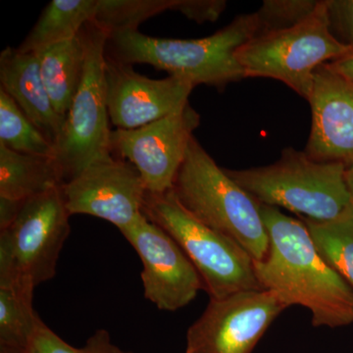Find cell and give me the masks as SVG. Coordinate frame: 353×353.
<instances>
[{"mask_svg":"<svg viewBox=\"0 0 353 353\" xmlns=\"http://www.w3.org/2000/svg\"><path fill=\"white\" fill-rule=\"evenodd\" d=\"M261 214L270 243L265 259L254 261L262 288L289 307L307 308L314 327L352 324L353 290L318 252L303 221L264 204Z\"/></svg>","mask_w":353,"mask_h":353,"instance_id":"obj_1","label":"cell"},{"mask_svg":"<svg viewBox=\"0 0 353 353\" xmlns=\"http://www.w3.org/2000/svg\"><path fill=\"white\" fill-rule=\"evenodd\" d=\"M259 29V18L253 12L236 16L229 25L202 39L155 38L139 30L114 32L108 34L105 57L121 63L152 65L194 87L223 90L245 78L236 53Z\"/></svg>","mask_w":353,"mask_h":353,"instance_id":"obj_2","label":"cell"},{"mask_svg":"<svg viewBox=\"0 0 353 353\" xmlns=\"http://www.w3.org/2000/svg\"><path fill=\"white\" fill-rule=\"evenodd\" d=\"M190 214L236 241L253 261L269 252L261 204L218 166L194 136L171 189Z\"/></svg>","mask_w":353,"mask_h":353,"instance_id":"obj_3","label":"cell"},{"mask_svg":"<svg viewBox=\"0 0 353 353\" xmlns=\"http://www.w3.org/2000/svg\"><path fill=\"white\" fill-rule=\"evenodd\" d=\"M347 169L345 164L316 161L305 152L287 148L275 163L225 172L260 204L328 221L353 203Z\"/></svg>","mask_w":353,"mask_h":353,"instance_id":"obj_4","label":"cell"},{"mask_svg":"<svg viewBox=\"0 0 353 353\" xmlns=\"http://www.w3.org/2000/svg\"><path fill=\"white\" fill-rule=\"evenodd\" d=\"M141 213L180 245L199 272L209 299L263 290L250 255L236 241L188 212L171 190L163 194L146 192Z\"/></svg>","mask_w":353,"mask_h":353,"instance_id":"obj_5","label":"cell"},{"mask_svg":"<svg viewBox=\"0 0 353 353\" xmlns=\"http://www.w3.org/2000/svg\"><path fill=\"white\" fill-rule=\"evenodd\" d=\"M350 50L332 36L325 0H321L303 22L255 36L239 48L236 57L245 78L280 81L308 101L316 70Z\"/></svg>","mask_w":353,"mask_h":353,"instance_id":"obj_6","label":"cell"},{"mask_svg":"<svg viewBox=\"0 0 353 353\" xmlns=\"http://www.w3.org/2000/svg\"><path fill=\"white\" fill-rule=\"evenodd\" d=\"M70 216L62 187L23 202L12 224L0 231V285L34 292L53 279Z\"/></svg>","mask_w":353,"mask_h":353,"instance_id":"obj_7","label":"cell"},{"mask_svg":"<svg viewBox=\"0 0 353 353\" xmlns=\"http://www.w3.org/2000/svg\"><path fill=\"white\" fill-rule=\"evenodd\" d=\"M81 34L85 46V71L55 146L54 159L64 183L80 175L90 165L113 157L104 78L108 32L90 22Z\"/></svg>","mask_w":353,"mask_h":353,"instance_id":"obj_8","label":"cell"},{"mask_svg":"<svg viewBox=\"0 0 353 353\" xmlns=\"http://www.w3.org/2000/svg\"><path fill=\"white\" fill-rule=\"evenodd\" d=\"M289 308L270 290H245L209 301L185 336V353H252L283 311Z\"/></svg>","mask_w":353,"mask_h":353,"instance_id":"obj_9","label":"cell"},{"mask_svg":"<svg viewBox=\"0 0 353 353\" xmlns=\"http://www.w3.org/2000/svg\"><path fill=\"white\" fill-rule=\"evenodd\" d=\"M199 125L201 115L189 102L181 110L145 126L114 130L111 154L136 166L148 192L163 194L173 188Z\"/></svg>","mask_w":353,"mask_h":353,"instance_id":"obj_10","label":"cell"},{"mask_svg":"<svg viewBox=\"0 0 353 353\" xmlns=\"http://www.w3.org/2000/svg\"><path fill=\"white\" fill-rule=\"evenodd\" d=\"M120 232L143 262V294L159 310L185 307L203 289L199 272L180 245L143 213Z\"/></svg>","mask_w":353,"mask_h":353,"instance_id":"obj_11","label":"cell"},{"mask_svg":"<svg viewBox=\"0 0 353 353\" xmlns=\"http://www.w3.org/2000/svg\"><path fill=\"white\" fill-rule=\"evenodd\" d=\"M62 192L70 215L101 218L121 231L141 214L148 190L136 166L112 157L90 165Z\"/></svg>","mask_w":353,"mask_h":353,"instance_id":"obj_12","label":"cell"},{"mask_svg":"<svg viewBox=\"0 0 353 353\" xmlns=\"http://www.w3.org/2000/svg\"><path fill=\"white\" fill-rule=\"evenodd\" d=\"M104 78L109 118L121 130L145 126L181 110L196 88L175 76L148 78L134 71L132 65L106 57Z\"/></svg>","mask_w":353,"mask_h":353,"instance_id":"obj_13","label":"cell"},{"mask_svg":"<svg viewBox=\"0 0 353 353\" xmlns=\"http://www.w3.org/2000/svg\"><path fill=\"white\" fill-rule=\"evenodd\" d=\"M305 152L319 162L353 165V82L324 64L316 70Z\"/></svg>","mask_w":353,"mask_h":353,"instance_id":"obj_14","label":"cell"},{"mask_svg":"<svg viewBox=\"0 0 353 353\" xmlns=\"http://www.w3.org/2000/svg\"><path fill=\"white\" fill-rule=\"evenodd\" d=\"M0 85L25 115L57 146L65 124L51 101L36 52L7 46L0 54Z\"/></svg>","mask_w":353,"mask_h":353,"instance_id":"obj_15","label":"cell"},{"mask_svg":"<svg viewBox=\"0 0 353 353\" xmlns=\"http://www.w3.org/2000/svg\"><path fill=\"white\" fill-rule=\"evenodd\" d=\"M44 85L55 110L66 121L74 97L82 83L85 46L82 34L36 52Z\"/></svg>","mask_w":353,"mask_h":353,"instance_id":"obj_16","label":"cell"},{"mask_svg":"<svg viewBox=\"0 0 353 353\" xmlns=\"http://www.w3.org/2000/svg\"><path fill=\"white\" fill-rule=\"evenodd\" d=\"M63 185L54 158L23 154L0 145V197L24 201Z\"/></svg>","mask_w":353,"mask_h":353,"instance_id":"obj_17","label":"cell"},{"mask_svg":"<svg viewBox=\"0 0 353 353\" xmlns=\"http://www.w3.org/2000/svg\"><path fill=\"white\" fill-rule=\"evenodd\" d=\"M97 0H52L18 50L38 52L52 44L76 38L88 23L94 21Z\"/></svg>","mask_w":353,"mask_h":353,"instance_id":"obj_18","label":"cell"},{"mask_svg":"<svg viewBox=\"0 0 353 353\" xmlns=\"http://www.w3.org/2000/svg\"><path fill=\"white\" fill-rule=\"evenodd\" d=\"M32 299V290L0 285V353L27 352L41 321Z\"/></svg>","mask_w":353,"mask_h":353,"instance_id":"obj_19","label":"cell"},{"mask_svg":"<svg viewBox=\"0 0 353 353\" xmlns=\"http://www.w3.org/2000/svg\"><path fill=\"white\" fill-rule=\"evenodd\" d=\"M301 220L318 252L353 290V203L333 220Z\"/></svg>","mask_w":353,"mask_h":353,"instance_id":"obj_20","label":"cell"},{"mask_svg":"<svg viewBox=\"0 0 353 353\" xmlns=\"http://www.w3.org/2000/svg\"><path fill=\"white\" fill-rule=\"evenodd\" d=\"M0 145L13 152L55 157V146L0 88Z\"/></svg>","mask_w":353,"mask_h":353,"instance_id":"obj_21","label":"cell"},{"mask_svg":"<svg viewBox=\"0 0 353 353\" xmlns=\"http://www.w3.org/2000/svg\"><path fill=\"white\" fill-rule=\"evenodd\" d=\"M175 0H97L92 22L104 31H134L153 16L172 10Z\"/></svg>","mask_w":353,"mask_h":353,"instance_id":"obj_22","label":"cell"},{"mask_svg":"<svg viewBox=\"0 0 353 353\" xmlns=\"http://www.w3.org/2000/svg\"><path fill=\"white\" fill-rule=\"evenodd\" d=\"M26 353H134L114 345L110 334L99 329L88 338L83 347H74L46 326L41 320Z\"/></svg>","mask_w":353,"mask_h":353,"instance_id":"obj_23","label":"cell"},{"mask_svg":"<svg viewBox=\"0 0 353 353\" xmlns=\"http://www.w3.org/2000/svg\"><path fill=\"white\" fill-rule=\"evenodd\" d=\"M316 0H264L256 11L259 29L256 36L294 27L314 12Z\"/></svg>","mask_w":353,"mask_h":353,"instance_id":"obj_24","label":"cell"},{"mask_svg":"<svg viewBox=\"0 0 353 353\" xmlns=\"http://www.w3.org/2000/svg\"><path fill=\"white\" fill-rule=\"evenodd\" d=\"M325 6L332 36L353 50V0H325Z\"/></svg>","mask_w":353,"mask_h":353,"instance_id":"obj_25","label":"cell"},{"mask_svg":"<svg viewBox=\"0 0 353 353\" xmlns=\"http://www.w3.org/2000/svg\"><path fill=\"white\" fill-rule=\"evenodd\" d=\"M226 7L224 0H175L172 11H178L188 19L201 24L217 21Z\"/></svg>","mask_w":353,"mask_h":353,"instance_id":"obj_26","label":"cell"},{"mask_svg":"<svg viewBox=\"0 0 353 353\" xmlns=\"http://www.w3.org/2000/svg\"><path fill=\"white\" fill-rule=\"evenodd\" d=\"M24 201H12V199L0 197V231L12 224L19 214Z\"/></svg>","mask_w":353,"mask_h":353,"instance_id":"obj_27","label":"cell"},{"mask_svg":"<svg viewBox=\"0 0 353 353\" xmlns=\"http://www.w3.org/2000/svg\"><path fill=\"white\" fill-rule=\"evenodd\" d=\"M330 68L334 70L341 76L353 82V50L334 61L327 63Z\"/></svg>","mask_w":353,"mask_h":353,"instance_id":"obj_28","label":"cell"},{"mask_svg":"<svg viewBox=\"0 0 353 353\" xmlns=\"http://www.w3.org/2000/svg\"><path fill=\"white\" fill-rule=\"evenodd\" d=\"M347 180L348 187H350V192H352L353 201V165L347 169Z\"/></svg>","mask_w":353,"mask_h":353,"instance_id":"obj_29","label":"cell"}]
</instances>
